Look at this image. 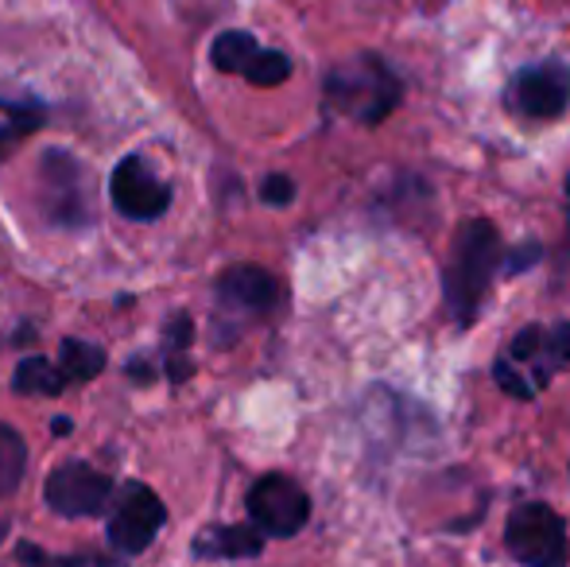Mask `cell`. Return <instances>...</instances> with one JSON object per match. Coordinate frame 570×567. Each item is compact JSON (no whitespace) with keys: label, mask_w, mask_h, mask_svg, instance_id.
Returning <instances> with one entry per match:
<instances>
[{"label":"cell","mask_w":570,"mask_h":567,"mask_svg":"<svg viewBox=\"0 0 570 567\" xmlns=\"http://www.w3.org/2000/svg\"><path fill=\"white\" fill-rule=\"evenodd\" d=\"M504 257L501 234L489 218H465L451 237V257L443 268V287H446V307L462 326L473 323L481 300H485L493 273Z\"/></svg>","instance_id":"6da1fadb"},{"label":"cell","mask_w":570,"mask_h":567,"mask_svg":"<svg viewBox=\"0 0 570 567\" xmlns=\"http://www.w3.org/2000/svg\"><path fill=\"white\" fill-rule=\"evenodd\" d=\"M400 78L381 55H357L326 75V101L357 125H381L400 106Z\"/></svg>","instance_id":"7a4b0ae2"},{"label":"cell","mask_w":570,"mask_h":567,"mask_svg":"<svg viewBox=\"0 0 570 567\" xmlns=\"http://www.w3.org/2000/svg\"><path fill=\"white\" fill-rule=\"evenodd\" d=\"M504 548L524 567H567L570 537L567 525L548 501H524L509 514L504 525Z\"/></svg>","instance_id":"3957f363"},{"label":"cell","mask_w":570,"mask_h":567,"mask_svg":"<svg viewBox=\"0 0 570 567\" xmlns=\"http://www.w3.org/2000/svg\"><path fill=\"white\" fill-rule=\"evenodd\" d=\"M504 101L524 121H559L570 106V67L567 62H532L517 70L504 90Z\"/></svg>","instance_id":"277c9868"},{"label":"cell","mask_w":570,"mask_h":567,"mask_svg":"<svg viewBox=\"0 0 570 567\" xmlns=\"http://www.w3.org/2000/svg\"><path fill=\"white\" fill-rule=\"evenodd\" d=\"M39 203L47 218L59 226H82L90 222V190H86V172L70 151L51 148L39 164Z\"/></svg>","instance_id":"5b68a950"},{"label":"cell","mask_w":570,"mask_h":567,"mask_svg":"<svg viewBox=\"0 0 570 567\" xmlns=\"http://www.w3.org/2000/svg\"><path fill=\"white\" fill-rule=\"evenodd\" d=\"M248 517L261 529V537H295L307 525L311 501L299 482L284 475H264L248 490Z\"/></svg>","instance_id":"8992f818"},{"label":"cell","mask_w":570,"mask_h":567,"mask_svg":"<svg viewBox=\"0 0 570 567\" xmlns=\"http://www.w3.org/2000/svg\"><path fill=\"white\" fill-rule=\"evenodd\" d=\"M43 493L59 517H98L114 498V478L90 462H62L47 475Z\"/></svg>","instance_id":"52a82bcc"},{"label":"cell","mask_w":570,"mask_h":567,"mask_svg":"<svg viewBox=\"0 0 570 567\" xmlns=\"http://www.w3.org/2000/svg\"><path fill=\"white\" fill-rule=\"evenodd\" d=\"M164 521H167L164 501L144 482H128L125 490H120V501L114 506V517H109V540H114L117 553L136 556L156 540Z\"/></svg>","instance_id":"ba28073f"},{"label":"cell","mask_w":570,"mask_h":567,"mask_svg":"<svg viewBox=\"0 0 570 567\" xmlns=\"http://www.w3.org/2000/svg\"><path fill=\"white\" fill-rule=\"evenodd\" d=\"M109 195H114V206L125 218L136 222H151L171 206V190L167 183H159L156 175L148 172L140 156H125L114 167V179H109Z\"/></svg>","instance_id":"9c48e42d"},{"label":"cell","mask_w":570,"mask_h":567,"mask_svg":"<svg viewBox=\"0 0 570 567\" xmlns=\"http://www.w3.org/2000/svg\"><path fill=\"white\" fill-rule=\"evenodd\" d=\"M218 292H222V300L233 303V307H240V311H272L276 307V300H279V284H276V276L268 273V268H261V265H233L222 273V281H218Z\"/></svg>","instance_id":"30bf717a"},{"label":"cell","mask_w":570,"mask_h":567,"mask_svg":"<svg viewBox=\"0 0 570 567\" xmlns=\"http://www.w3.org/2000/svg\"><path fill=\"white\" fill-rule=\"evenodd\" d=\"M261 548H264L261 529H248V525L210 529L198 540V556H226V560H248V556H261Z\"/></svg>","instance_id":"8fae6325"},{"label":"cell","mask_w":570,"mask_h":567,"mask_svg":"<svg viewBox=\"0 0 570 567\" xmlns=\"http://www.w3.org/2000/svg\"><path fill=\"white\" fill-rule=\"evenodd\" d=\"M62 385H67V378H62V370H55L47 358H23L20 365H16V378H12V389L23 397H59Z\"/></svg>","instance_id":"7c38bea8"},{"label":"cell","mask_w":570,"mask_h":567,"mask_svg":"<svg viewBox=\"0 0 570 567\" xmlns=\"http://www.w3.org/2000/svg\"><path fill=\"white\" fill-rule=\"evenodd\" d=\"M43 125V109L39 106H16V101H0V159L16 148L23 137Z\"/></svg>","instance_id":"4fadbf2b"},{"label":"cell","mask_w":570,"mask_h":567,"mask_svg":"<svg viewBox=\"0 0 570 567\" xmlns=\"http://www.w3.org/2000/svg\"><path fill=\"white\" fill-rule=\"evenodd\" d=\"M23 470H28V443L16 428L0 424V498L16 493V486L23 482Z\"/></svg>","instance_id":"5bb4252c"},{"label":"cell","mask_w":570,"mask_h":567,"mask_svg":"<svg viewBox=\"0 0 570 567\" xmlns=\"http://www.w3.org/2000/svg\"><path fill=\"white\" fill-rule=\"evenodd\" d=\"M59 370H62V378H70V381H90L106 370V354H101V346H94V342L67 339L59 350Z\"/></svg>","instance_id":"9a60e30c"},{"label":"cell","mask_w":570,"mask_h":567,"mask_svg":"<svg viewBox=\"0 0 570 567\" xmlns=\"http://www.w3.org/2000/svg\"><path fill=\"white\" fill-rule=\"evenodd\" d=\"M253 55H256V36H248V31H222L210 47V59L222 75H245Z\"/></svg>","instance_id":"2e32d148"},{"label":"cell","mask_w":570,"mask_h":567,"mask_svg":"<svg viewBox=\"0 0 570 567\" xmlns=\"http://www.w3.org/2000/svg\"><path fill=\"white\" fill-rule=\"evenodd\" d=\"M543 346H548V358H543V362H535L532 389H543L551 381V373L563 370V365H570V323H567V319L543 334Z\"/></svg>","instance_id":"e0dca14e"},{"label":"cell","mask_w":570,"mask_h":567,"mask_svg":"<svg viewBox=\"0 0 570 567\" xmlns=\"http://www.w3.org/2000/svg\"><path fill=\"white\" fill-rule=\"evenodd\" d=\"M245 78L253 86H261V90H272V86L292 78V59L284 51H256L245 67Z\"/></svg>","instance_id":"ac0fdd59"},{"label":"cell","mask_w":570,"mask_h":567,"mask_svg":"<svg viewBox=\"0 0 570 567\" xmlns=\"http://www.w3.org/2000/svg\"><path fill=\"white\" fill-rule=\"evenodd\" d=\"M493 378H497V385H501L509 397H517V401H532V397H535L532 381H524V373L512 370L509 358H497V362H493Z\"/></svg>","instance_id":"d6986e66"},{"label":"cell","mask_w":570,"mask_h":567,"mask_svg":"<svg viewBox=\"0 0 570 567\" xmlns=\"http://www.w3.org/2000/svg\"><path fill=\"white\" fill-rule=\"evenodd\" d=\"M261 198L268 206H287L295 198V183L287 179V175H268V179L261 183Z\"/></svg>","instance_id":"ffe728a7"},{"label":"cell","mask_w":570,"mask_h":567,"mask_svg":"<svg viewBox=\"0 0 570 567\" xmlns=\"http://www.w3.org/2000/svg\"><path fill=\"white\" fill-rule=\"evenodd\" d=\"M540 346H543V326H524V331L517 334V339H512V358H535L540 354Z\"/></svg>","instance_id":"44dd1931"},{"label":"cell","mask_w":570,"mask_h":567,"mask_svg":"<svg viewBox=\"0 0 570 567\" xmlns=\"http://www.w3.org/2000/svg\"><path fill=\"white\" fill-rule=\"evenodd\" d=\"M190 334H195L190 319H187V315H175V319H171V326H167V342H171V354H187Z\"/></svg>","instance_id":"7402d4cb"},{"label":"cell","mask_w":570,"mask_h":567,"mask_svg":"<svg viewBox=\"0 0 570 567\" xmlns=\"http://www.w3.org/2000/svg\"><path fill=\"white\" fill-rule=\"evenodd\" d=\"M540 257H543V250H540V245H535V242L520 245V257H517V253H512V257H509V273H524V268H532Z\"/></svg>","instance_id":"603a6c76"},{"label":"cell","mask_w":570,"mask_h":567,"mask_svg":"<svg viewBox=\"0 0 570 567\" xmlns=\"http://www.w3.org/2000/svg\"><path fill=\"white\" fill-rule=\"evenodd\" d=\"M167 373H171V381L179 385V381H187L190 373H195V362H190L187 354H171L167 358Z\"/></svg>","instance_id":"cb8c5ba5"},{"label":"cell","mask_w":570,"mask_h":567,"mask_svg":"<svg viewBox=\"0 0 570 567\" xmlns=\"http://www.w3.org/2000/svg\"><path fill=\"white\" fill-rule=\"evenodd\" d=\"M567 206H570V179H567Z\"/></svg>","instance_id":"d4e9b609"}]
</instances>
